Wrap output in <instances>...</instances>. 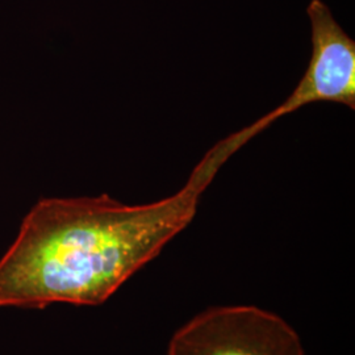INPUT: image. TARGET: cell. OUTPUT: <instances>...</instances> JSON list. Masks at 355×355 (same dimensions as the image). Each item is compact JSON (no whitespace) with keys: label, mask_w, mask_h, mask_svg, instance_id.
<instances>
[{"label":"cell","mask_w":355,"mask_h":355,"mask_svg":"<svg viewBox=\"0 0 355 355\" xmlns=\"http://www.w3.org/2000/svg\"><path fill=\"white\" fill-rule=\"evenodd\" d=\"M167 355H304L283 318L253 305L204 311L173 336Z\"/></svg>","instance_id":"obj_3"},{"label":"cell","mask_w":355,"mask_h":355,"mask_svg":"<svg viewBox=\"0 0 355 355\" xmlns=\"http://www.w3.org/2000/svg\"><path fill=\"white\" fill-rule=\"evenodd\" d=\"M212 180L196 166L177 193L142 205L107 193L38 200L0 258V309L105 303L190 224Z\"/></svg>","instance_id":"obj_1"},{"label":"cell","mask_w":355,"mask_h":355,"mask_svg":"<svg viewBox=\"0 0 355 355\" xmlns=\"http://www.w3.org/2000/svg\"><path fill=\"white\" fill-rule=\"evenodd\" d=\"M306 15L311 24L312 55L304 76L286 102L252 125L220 141L204 155L200 162L214 174L272 123L308 104L333 102L355 110L354 40L345 32L322 0H311Z\"/></svg>","instance_id":"obj_2"}]
</instances>
